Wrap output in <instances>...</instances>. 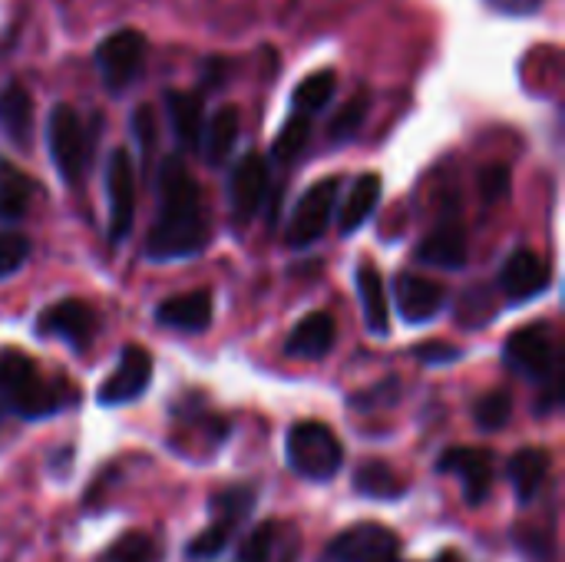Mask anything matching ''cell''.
Returning a JSON list of instances; mask_svg holds the SVG:
<instances>
[{
	"mask_svg": "<svg viewBox=\"0 0 565 562\" xmlns=\"http://www.w3.org/2000/svg\"><path fill=\"white\" fill-rule=\"evenodd\" d=\"M209 245V222L202 215V192L182 159H169L159 176V219L146 238L149 262L192 258Z\"/></svg>",
	"mask_w": 565,
	"mask_h": 562,
	"instance_id": "1",
	"label": "cell"
},
{
	"mask_svg": "<svg viewBox=\"0 0 565 562\" xmlns=\"http://www.w3.org/2000/svg\"><path fill=\"white\" fill-rule=\"evenodd\" d=\"M76 391L63 381H43L30 354L17 348H0V404L23 421H40L60 414Z\"/></svg>",
	"mask_w": 565,
	"mask_h": 562,
	"instance_id": "2",
	"label": "cell"
},
{
	"mask_svg": "<svg viewBox=\"0 0 565 562\" xmlns=\"http://www.w3.org/2000/svg\"><path fill=\"white\" fill-rule=\"evenodd\" d=\"M285 454H288L291 470L315 484L331 480L344 464V447H341L338 434L321 421L291 424V431L285 437Z\"/></svg>",
	"mask_w": 565,
	"mask_h": 562,
	"instance_id": "3",
	"label": "cell"
},
{
	"mask_svg": "<svg viewBox=\"0 0 565 562\" xmlns=\"http://www.w3.org/2000/svg\"><path fill=\"white\" fill-rule=\"evenodd\" d=\"M252 507H255V490L252 487H228V490L215 494L212 497V523L185 547V556L189 560L218 556L228 547L232 533L248 520Z\"/></svg>",
	"mask_w": 565,
	"mask_h": 562,
	"instance_id": "4",
	"label": "cell"
},
{
	"mask_svg": "<svg viewBox=\"0 0 565 562\" xmlns=\"http://www.w3.org/2000/svg\"><path fill=\"white\" fill-rule=\"evenodd\" d=\"M142 63H146V36L132 26L109 33L96 50V66L109 89H126L129 83H136Z\"/></svg>",
	"mask_w": 565,
	"mask_h": 562,
	"instance_id": "5",
	"label": "cell"
},
{
	"mask_svg": "<svg viewBox=\"0 0 565 562\" xmlns=\"http://www.w3.org/2000/svg\"><path fill=\"white\" fill-rule=\"evenodd\" d=\"M46 139H50V156L56 162V172L66 182H79V176L86 169V152L89 149H86L83 123H79L73 106H66V103L53 106L50 123H46Z\"/></svg>",
	"mask_w": 565,
	"mask_h": 562,
	"instance_id": "6",
	"label": "cell"
},
{
	"mask_svg": "<svg viewBox=\"0 0 565 562\" xmlns=\"http://www.w3.org/2000/svg\"><path fill=\"white\" fill-rule=\"evenodd\" d=\"M401 540L381 523H358L328 543V562H397Z\"/></svg>",
	"mask_w": 565,
	"mask_h": 562,
	"instance_id": "7",
	"label": "cell"
},
{
	"mask_svg": "<svg viewBox=\"0 0 565 562\" xmlns=\"http://www.w3.org/2000/svg\"><path fill=\"white\" fill-rule=\"evenodd\" d=\"M503 358L523 378H533V381L553 378V368H556V341H553V331L546 325H526V328L513 331L507 338Z\"/></svg>",
	"mask_w": 565,
	"mask_h": 562,
	"instance_id": "8",
	"label": "cell"
},
{
	"mask_svg": "<svg viewBox=\"0 0 565 562\" xmlns=\"http://www.w3.org/2000/svg\"><path fill=\"white\" fill-rule=\"evenodd\" d=\"M106 195H109V242H122L136 219V169L126 149L109 156L106 169Z\"/></svg>",
	"mask_w": 565,
	"mask_h": 562,
	"instance_id": "9",
	"label": "cell"
},
{
	"mask_svg": "<svg viewBox=\"0 0 565 562\" xmlns=\"http://www.w3.org/2000/svg\"><path fill=\"white\" fill-rule=\"evenodd\" d=\"M149 381H152V354L139 344H129V348H122V358L116 361L113 374L99 384L96 401L103 407L129 404L149 388Z\"/></svg>",
	"mask_w": 565,
	"mask_h": 562,
	"instance_id": "10",
	"label": "cell"
},
{
	"mask_svg": "<svg viewBox=\"0 0 565 562\" xmlns=\"http://www.w3.org/2000/svg\"><path fill=\"white\" fill-rule=\"evenodd\" d=\"M334 202H338V179L315 182L301 195V202L295 205V215H291V225H288V245L305 248V245L318 242L324 235L328 222H331Z\"/></svg>",
	"mask_w": 565,
	"mask_h": 562,
	"instance_id": "11",
	"label": "cell"
},
{
	"mask_svg": "<svg viewBox=\"0 0 565 562\" xmlns=\"http://www.w3.org/2000/svg\"><path fill=\"white\" fill-rule=\"evenodd\" d=\"M36 331L43 338H56V341H66L70 348L83 351L93 335H96V315L86 301L79 298H63L50 308L40 311L36 318Z\"/></svg>",
	"mask_w": 565,
	"mask_h": 562,
	"instance_id": "12",
	"label": "cell"
},
{
	"mask_svg": "<svg viewBox=\"0 0 565 562\" xmlns=\"http://www.w3.org/2000/svg\"><path fill=\"white\" fill-rule=\"evenodd\" d=\"M440 474H457L463 480V497L470 507L487 503V497L493 494V457L490 450H477V447H450L440 454L437 460Z\"/></svg>",
	"mask_w": 565,
	"mask_h": 562,
	"instance_id": "13",
	"label": "cell"
},
{
	"mask_svg": "<svg viewBox=\"0 0 565 562\" xmlns=\"http://www.w3.org/2000/svg\"><path fill=\"white\" fill-rule=\"evenodd\" d=\"M394 298H397V311L407 325H424L430 321L444 301H447V291L444 285H437L434 278H424V275H414V272H404L397 275L394 282Z\"/></svg>",
	"mask_w": 565,
	"mask_h": 562,
	"instance_id": "14",
	"label": "cell"
},
{
	"mask_svg": "<svg viewBox=\"0 0 565 562\" xmlns=\"http://www.w3.org/2000/svg\"><path fill=\"white\" fill-rule=\"evenodd\" d=\"M500 288L513 305L533 301L536 295H543L550 288V268L543 265V258H536L533 252H513L500 272Z\"/></svg>",
	"mask_w": 565,
	"mask_h": 562,
	"instance_id": "15",
	"label": "cell"
},
{
	"mask_svg": "<svg viewBox=\"0 0 565 562\" xmlns=\"http://www.w3.org/2000/svg\"><path fill=\"white\" fill-rule=\"evenodd\" d=\"M265 189H268V166L258 152H248L235 172H232V182H228V199H232V212L238 222L252 219L265 199Z\"/></svg>",
	"mask_w": 565,
	"mask_h": 562,
	"instance_id": "16",
	"label": "cell"
},
{
	"mask_svg": "<svg viewBox=\"0 0 565 562\" xmlns=\"http://www.w3.org/2000/svg\"><path fill=\"white\" fill-rule=\"evenodd\" d=\"M334 341H338V321L328 311H311L291 328L285 341V354L301 361H318L334 348Z\"/></svg>",
	"mask_w": 565,
	"mask_h": 562,
	"instance_id": "17",
	"label": "cell"
},
{
	"mask_svg": "<svg viewBox=\"0 0 565 562\" xmlns=\"http://www.w3.org/2000/svg\"><path fill=\"white\" fill-rule=\"evenodd\" d=\"M156 321L166 328H175V331H189V335L205 331L212 321V295L205 288L175 295L156 308Z\"/></svg>",
	"mask_w": 565,
	"mask_h": 562,
	"instance_id": "18",
	"label": "cell"
},
{
	"mask_svg": "<svg viewBox=\"0 0 565 562\" xmlns=\"http://www.w3.org/2000/svg\"><path fill=\"white\" fill-rule=\"evenodd\" d=\"M417 258L424 265H434V268H463L467 265V232H463V225L447 219L440 229H434L420 242Z\"/></svg>",
	"mask_w": 565,
	"mask_h": 562,
	"instance_id": "19",
	"label": "cell"
},
{
	"mask_svg": "<svg viewBox=\"0 0 565 562\" xmlns=\"http://www.w3.org/2000/svg\"><path fill=\"white\" fill-rule=\"evenodd\" d=\"M507 470H510V484L516 490V500L523 507H530L550 477V454L543 447H523L520 454H513Z\"/></svg>",
	"mask_w": 565,
	"mask_h": 562,
	"instance_id": "20",
	"label": "cell"
},
{
	"mask_svg": "<svg viewBox=\"0 0 565 562\" xmlns=\"http://www.w3.org/2000/svg\"><path fill=\"white\" fill-rule=\"evenodd\" d=\"M298 560V537L288 533L285 547H281V527L278 523H262L255 527L242 550H238V562H295Z\"/></svg>",
	"mask_w": 565,
	"mask_h": 562,
	"instance_id": "21",
	"label": "cell"
},
{
	"mask_svg": "<svg viewBox=\"0 0 565 562\" xmlns=\"http://www.w3.org/2000/svg\"><path fill=\"white\" fill-rule=\"evenodd\" d=\"M354 490L367 500H401L407 494V480L384 460H367L354 474Z\"/></svg>",
	"mask_w": 565,
	"mask_h": 562,
	"instance_id": "22",
	"label": "cell"
},
{
	"mask_svg": "<svg viewBox=\"0 0 565 562\" xmlns=\"http://www.w3.org/2000/svg\"><path fill=\"white\" fill-rule=\"evenodd\" d=\"M0 129L17 142L26 146L30 142V129H33V103L30 93L20 83L3 86L0 93Z\"/></svg>",
	"mask_w": 565,
	"mask_h": 562,
	"instance_id": "23",
	"label": "cell"
},
{
	"mask_svg": "<svg viewBox=\"0 0 565 562\" xmlns=\"http://www.w3.org/2000/svg\"><path fill=\"white\" fill-rule=\"evenodd\" d=\"M166 109H169V123L175 129V139L185 149H195L202 139V99L199 93H166Z\"/></svg>",
	"mask_w": 565,
	"mask_h": 562,
	"instance_id": "24",
	"label": "cell"
},
{
	"mask_svg": "<svg viewBox=\"0 0 565 562\" xmlns=\"http://www.w3.org/2000/svg\"><path fill=\"white\" fill-rule=\"evenodd\" d=\"M381 192H384V182H381L377 172H364V176L354 182V189L348 192V202H344V209H341V232H344V235L358 232V229L371 219V212H374L377 202H381Z\"/></svg>",
	"mask_w": 565,
	"mask_h": 562,
	"instance_id": "25",
	"label": "cell"
},
{
	"mask_svg": "<svg viewBox=\"0 0 565 562\" xmlns=\"http://www.w3.org/2000/svg\"><path fill=\"white\" fill-rule=\"evenodd\" d=\"M358 291H361V305H364L367 328L374 335H387V291H384L381 272L371 268V265H364L358 272Z\"/></svg>",
	"mask_w": 565,
	"mask_h": 562,
	"instance_id": "26",
	"label": "cell"
},
{
	"mask_svg": "<svg viewBox=\"0 0 565 562\" xmlns=\"http://www.w3.org/2000/svg\"><path fill=\"white\" fill-rule=\"evenodd\" d=\"M238 139V109L235 106H222L205 129V159L212 166H222L228 159V152L235 149Z\"/></svg>",
	"mask_w": 565,
	"mask_h": 562,
	"instance_id": "27",
	"label": "cell"
},
{
	"mask_svg": "<svg viewBox=\"0 0 565 562\" xmlns=\"http://www.w3.org/2000/svg\"><path fill=\"white\" fill-rule=\"evenodd\" d=\"M30 199H33V182L17 166L0 159V215L20 219L26 212Z\"/></svg>",
	"mask_w": 565,
	"mask_h": 562,
	"instance_id": "28",
	"label": "cell"
},
{
	"mask_svg": "<svg viewBox=\"0 0 565 562\" xmlns=\"http://www.w3.org/2000/svg\"><path fill=\"white\" fill-rule=\"evenodd\" d=\"M162 560V547L149 537V533H142V530H129V533H122L103 556L99 562H159Z\"/></svg>",
	"mask_w": 565,
	"mask_h": 562,
	"instance_id": "29",
	"label": "cell"
},
{
	"mask_svg": "<svg viewBox=\"0 0 565 562\" xmlns=\"http://www.w3.org/2000/svg\"><path fill=\"white\" fill-rule=\"evenodd\" d=\"M334 89H338V76L331 70H318V73H311L308 79L298 83V89H295V109L301 116H311V113H318V109H324L331 103Z\"/></svg>",
	"mask_w": 565,
	"mask_h": 562,
	"instance_id": "30",
	"label": "cell"
},
{
	"mask_svg": "<svg viewBox=\"0 0 565 562\" xmlns=\"http://www.w3.org/2000/svg\"><path fill=\"white\" fill-rule=\"evenodd\" d=\"M513 417V394L510 391H490L473 404V421L480 431H503Z\"/></svg>",
	"mask_w": 565,
	"mask_h": 562,
	"instance_id": "31",
	"label": "cell"
},
{
	"mask_svg": "<svg viewBox=\"0 0 565 562\" xmlns=\"http://www.w3.org/2000/svg\"><path fill=\"white\" fill-rule=\"evenodd\" d=\"M308 132H311V123H308V116H291L288 123H285V129L278 132V139H275V146H271V152H275V159L278 162H291L301 149H305V142H308Z\"/></svg>",
	"mask_w": 565,
	"mask_h": 562,
	"instance_id": "32",
	"label": "cell"
},
{
	"mask_svg": "<svg viewBox=\"0 0 565 562\" xmlns=\"http://www.w3.org/2000/svg\"><path fill=\"white\" fill-rule=\"evenodd\" d=\"M30 258V242L20 232H0V278L13 275Z\"/></svg>",
	"mask_w": 565,
	"mask_h": 562,
	"instance_id": "33",
	"label": "cell"
},
{
	"mask_svg": "<svg viewBox=\"0 0 565 562\" xmlns=\"http://www.w3.org/2000/svg\"><path fill=\"white\" fill-rule=\"evenodd\" d=\"M364 113H367V99L364 96H358V99H351L338 116H334V123H331V139L334 142H344V139H351L358 129H361V123H364Z\"/></svg>",
	"mask_w": 565,
	"mask_h": 562,
	"instance_id": "34",
	"label": "cell"
},
{
	"mask_svg": "<svg viewBox=\"0 0 565 562\" xmlns=\"http://www.w3.org/2000/svg\"><path fill=\"white\" fill-rule=\"evenodd\" d=\"M480 189H483V199H487V202L503 199L507 189H510V169H507V166H490V169H483V172H480Z\"/></svg>",
	"mask_w": 565,
	"mask_h": 562,
	"instance_id": "35",
	"label": "cell"
},
{
	"mask_svg": "<svg viewBox=\"0 0 565 562\" xmlns=\"http://www.w3.org/2000/svg\"><path fill=\"white\" fill-rule=\"evenodd\" d=\"M414 354H417L424 364H450V361H457L463 351L454 348V344H444V341H427V344H417Z\"/></svg>",
	"mask_w": 565,
	"mask_h": 562,
	"instance_id": "36",
	"label": "cell"
},
{
	"mask_svg": "<svg viewBox=\"0 0 565 562\" xmlns=\"http://www.w3.org/2000/svg\"><path fill=\"white\" fill-rule=\"evenodd\" d=\"M136 132H139V142L149 149L152 146V113L142 106V109H136Z\"/></svg>",
	"mask_w": 565,
	"mask_h": 562,
	"instance_id": "37",
	"label": "cell"
},
{
	"mask_svg": "<svg viewBox=\"0 0 565 562\" xmlns=\"http://www.w3.org/2000/svg\"><path fill=\"white\" fill-rule=\"evenodd\" d=\"M493 7H500V10H507V13H530V10H536L543 0H490Z\"/></svg>",
	"mask_w": 565,
	"mask_h": 562,
	"instance_id": "38",
	"label": "cell"
},
{
	"mask_svg": "<svg viewBox=\"0 0 565 562\" xmlns=\"http://www.w3.org/2000/svg\"><path fill=\"white\" fill-rule=\"evenodd\" d=\"M437 562H463V560H460L457 553H450V550H447V553H444V556H440V560H437Z\"/></svg>",
	"mask_w": 565,
	"mask_h": 562,
	"instance_id": "39",
	"label": "cell"
}]
</instances>
